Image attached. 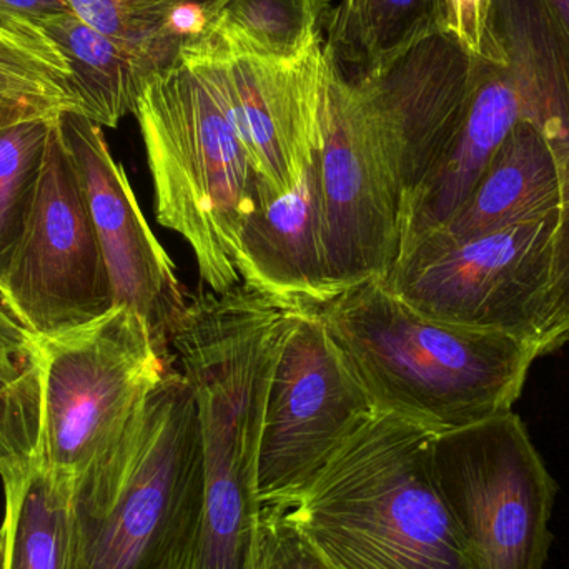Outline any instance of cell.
Wrapping results in <instances>:
<instances>
[{"label":"cell","instance_id":"6","mask_svg":"<svg viewBox=\"0 0 569 569\" xmlns=\"http://www.w3.org/2000/svg\"><path fill=\"white\" fill-rule=\"evenodd\" d=\"M523 120L569 140V37L545 0H493L463 126L405 203L400 252L457 213L505 137Z\"/></svg>","mask_w":569,"mask_h":569},{"label":"cell","instance_id":"26","mask_svg":"<svg viewBox=\"0 0 569 569\" xmlns=\"http://www.w3.org/2000/svg\"><path fill=\"white\" fill-rule=\"evenodd\" d=\"M252 569H330L287 508L262 507Z\"/></svg>","mask_w":569,"mask_h":569},{"label":"cell","instance_id":"27","mask_svg":"<svg viewBox=\"0 0 569 569\" xmlns=\"http://www.w3.org/2000/svg\"><path fill=\"white\" fill-rule=\"evenodd\" d=\"M82 22L139 49L169 0H67ZM139 52V50H137Z\"/></svg>","mask_w":569,"mask_h":569},{"label":"cell","instance_id":"23","mask_svg":"<svg viewBox=\"0 0 569 569\" xmlns=\"http://www.w3.org/2000/svg\"><path fill=\"white\" fill-rule=\"evenodd\" d=\"M0 100L79 113L72 70L43 27L16 22L0 29Z\"/></svg>","mask_w":569,"mask_h":569},{"label":"cell","instance_id":"25","mask_svg":"<svg viewBox=\"0 0 569 569\" xmlns=\"http://www.w3.org/2000/svg\"><path fill=\"white\" fill-rule=\"evenodd\" d=\"M229 0H169L159 22L139 46L143 76L202 56Z\"/></svg>","mask_w":569,"mask_h":569},{"label":"cell","instance_id":"18","mask_svg":"<svg viewBox=\"0 0 569 569\" xmlns=\"http://www.w3.org/2000/svg\"><path fill=\"white\" fill-rule=\"evenodd\" d=\"M438 33H445L443 0H341L325 49L347 79L367 80Z\"/></svg>","mask_w":569,"mask_h":569},{"label":"cell","instance_id":"13","mask_svg":"<svg viewBox=\"0 0 569 569\" xmlns=\"http://www.w3.org/2000/svg\"><path fill=\"white\" fill-rule=\"evenodd\" d=\"M59 119L86 190L113 307L142 317L156 343L172 353L170 340L189 305L176 266L150 230L102 127L77 112H60Z\"/></svg>","mask_w":569,"mask_h":569},{"label":"cell","instance_id":"2","mask_svg":"<svg viewBox=\"0 0 569 569\" xmlns=\"http://www.w3.org/2000/svg\"><path fill=\"white\" fill-rule=\"evenodd\" d=\"M176 365L73 481L69 569H189L203 447L196 397Z\"/></svg>","mask_w":569,"mask_h":569},{"label":"cell","instance_id":"31","mask_svg":"<svg viewBox=\"0 0 569 569\" xmlns=\"http://www.w3.org/2000/svg\"><path fill=\"white\" fill-rule=\"evenodd\" d=\"M550 7L551 13L557 17L560 26L569 37V0H545Z\"/></svg>","mask_w":569,"mask_h":569},{"label":"cell","instance_id":"7","mask_svg":"<svg viewBox=\"0 0 569 569\" xmlns=\"http://www.w3.org/2000/svg\"><path fill=\"white\" fill-rule=\"evenodd\" d=\"M176 363L146 320L122 307L76 330L39 337L37 437L29 465L57 483L73 485Z\"/></svg>","mask_w":569,"mask_h":569},{"label":"cell","instance_id":"1","mask_svg":"<svg viewBox=\"0 0 569 569\" xmlns=\"http://www.w3.org/2000/svg\"><path fill=\"white\" fill-rule=\"evenodd\" d=\"M318 313L375 410L438 435L510 411L543 357L510 335L425 317L383 279L340 291Z\"/></svg>","mask_w":569,"mask_h":569},{"label":"cell","instance_id":"15","mask_svg":"<svg viewBox=\"0 0 569 569\" xmlns=\"http://www.w3.org/2000/svg\"><path fill=\"white\" fill-rule=\"evenodd\" d=\"M203 488L189 569H252L262 503L257 463L263 417L199 398Z\"/></svg>","mask_w":569,"mask_h":569},{"label":"cell","instance_id":"20","mask_svg":"<svg viewBox=\"0 0 569 569\" xmlns=\"http://www.w3.org/2000/svg\"><path fill=\"white\" fill-rule=\"evenodd\" d=\"M3 569H69L70 493L36 465L0 473Z\"/></svg>","mask_w":569,"mask_h":569},{"label":"cell","instance_id":"28","mask_svg":"<svg viewBox=\"0 0 569 569\" xmlns=\"http://www.w3.org/2000/svg\"><path fill=\"white\" fill-rule=\"evenodd\" d=\"M491 3L493 0H443L445 33L455 37L471 56L483 53Z\"/></svg>","mask_w":569,"mask_h":569},{"label":"cell","instance_id":"24","mask_svg":"<svg viewBox=\"0 0 569 569\" xmlns=\"http://www.w3.org/2000/svg\"><path fill=\"white\" fill-rule=\"evenodd\" d=\"M57 113H37L0 129V282L26 230Z\"/></svg>","mask_w":569,"mask_h":569},{"label":"cell","instance_id":"14","mask_svg":"<svg viewBox=\"0 0 569 569\" xmlns=\"http://www.w3.org/2000/svg\"><path fill=\"white\" fill-rule=\"evenodd\" d=\"M478 79V56L455 37L418 43L380 76L357 80L377 119L401 210L453 146Z\"/></svg>","mask_w":569,"mask_h":569},{"label":"cell","instance_id":"29","mask_svg":"<svg viewBox=\"0 0 569 569\" xmlns=\"http://www.w3.org/2000/svg\"><path fill=\"white\" fill-rule=\"evenodd\" d=\"M67 10H72L67 0H0V23L26 20L42 27L43 20Z\"/></svg>","mask_w":569,"mask_h":569},{"label":"cell","instance_id":"22","mask_svg":"<svg viewBox=\"0 0 569 569\" xmlns=\"http://www.w3.org/2000/svg\"><path fill=\"white\" fill-rule=\"evenodd\" d=\"M39 337L0 290V471L29 463L37 437Z\"/></svg>","mask_w":569,"mask_h":569},{"label":"cell","instance_id":"3","mask_svg":"<svg viewBox=\"0 0 569 569\" xmlns=\"http://www.w3.org/2000/svg\"><path fill=\"white\" fill-rule=\"evenodd\" d=\"M437 435L375 411L283 507L330 569H473L438 483Z\"/></svg>","mask_w":569,"mask_h":569},{"label":"cell","instance_id":"17","mask_svg":"<svg viewBox=\"0 0 569 569\" xmlns=\"http://www.w3.org/2000/svg\"><path fill=\"white\" fill-rule=\"evenodd\" d=\"M567 202L569 140L523 120L505 137L457 213L400 256L415 247L475 239Z\"/></svg>","mask_w":569,"mask_h":569},{"label":"cell","instance_id":"32","mask_svg":"<svg viewBox=\"0 0 569 569\" xmlns=\"http://www.w3.org/2000/svg\"><path fill=\"white\" fill-rule=\"evenodd\" d=\"M0 569H3V538L0 533Z\"/></svg>","mask_w":569,"mask_h":569},{"label":"cell","instance_id":"4","mask_svg":"<svg viewBox=\"0 0 569 569\" xmlns=\"http://www.w3.org/2000/svg\"><path fill=\"white\" fill-rule=\"evenodd\" d=\"M133 116L152 176L157 222L186 240L210 290H230L240 283L236 256L243 219L273 193L189 63L153 73Z\"/></svg>","mask_w":569,"mask_h":569},{"label":"cell","instance_id":"5","mask_svg":"<svg viewBox=\"0 0 569 569\" xmlns=\"http://www.w3.org/2000/svg\"><path fill=\"white\" fill-rule=\"evenodd\" d=\"M383 280L425 317L550 353L569 341V202L463 242L415 247Z\"/></svg>","mask_w":569,"mask_h":569},{"label":"cell","instance_id":"10","mask_svg":"<svg viewBox=\"0 0 569 569\" xmlns=\"http://www.w3.org/2000/svg\"><path fill=\"white\" fill-rule=\"evenodd\" d=\"M375 407L318 310H298L284 333L260 438L262 507H288Z\"/></svg>","mask_w":569,"mask_h":569},{"label":"cell","instance_id":"19","mask_svg":"<svg viewBox=\"0 0 569 569\" xmlns=\"http://www.w3.org/2000/svg\"><path fill=\"white\" fill-rule=\"evenodd\" d=\"M69 62L79 113L100 127H117L133 113L147 82L136 47L92 29L72 10L43 20Z\"/></svg>","mask_w":569,"mask_h":569},{"label":"cell","instance_id":"30","mask_svg":"<svg viewBox=\"0 0 569 569\" xmlns=\"http://www.w3.org/2000/svg\"><path fill=\"white\" fill-rule=\"evenodd\" d=\"M37 113L56 112H43V110L23 106V103L7 102V100H0V129L10 126V123H16L19 122V120L27 119V117L37 116Z\"/></svg>","mask_w":569,"mask_h":569},{"label":"cell","instance_id":"11","mask_svg":"<svg viewBox=\"0 0 569 569\" xmlns=\"http://www.w3.org/2000/svg\"><path fill=\"white\" fill-rule=\"evenodd\" d=\"M59 116L50 127L26 230L0 282L37 337L76 330L113 308L99 237Z\"/></svg>","mask_w":569,"mask_h":569},{"label":"cell","instance_id":"8","mask_svg":"<svg viewBox=\"0 0 569 569\" xmlns=\"http://www.w3.org/2000/svg\"><path fill=\"white\" fill-rule=\"evenodd\" d=\"M435 470L473 569H545L558 485L513 410L437 435Z\"/></svg>","mask_w":569,"mask_h":569},{"label":"cell","instance_id":"33","mask_svg":"<svg viewBox=\"0 0 569 569\" xmlns=\"http://www.w3.org/2000/svg\"><path fill=\"white\" fill-rule=\"evenodd\" d=\"M23 22H26V20H23ZM10 23H16V22H10ZM6 26H9V23H0V29H2V27H6Z\"/></svg>","mask_w":569,"mask_h":569},{"label":"cell","instance_id":"9","mask_svg":"<svg viewBox=\"0 0 569 569\" xmlns=\"http://www.w3.org/2000/svg\"><path fill=\"white\" fill-rule=\"evenodd\" d=\"M315 160L330 283L340 293L385 279L400 253V187L363 86L347 79L331 59Z\"/></svg>","mask_w":569,"mask_h":569},{"label":"cell","instance_id":"12","mask_svg":"<svg viewBox=\"0 0 569 569\" xmlns=\"http://www.w3.org/2000/svg\"><path fill=\"white\" fill-rule=\"evenodd\" d=\"M273 196L290 192L321 147L330 57L323 42L288 62L192 59Z\"/></svg>","mask_w":569,"mask_h":569},{"label":"cell","instance_id":"21","mask_svg":"<svg viewBox=\"0 0 569 569\" xmlns=\"http://www.w3.org/2000/svg\"><path fill=\"white\" fill-rule=\"evenodd\" d=\"M327 6L328 0H229L209 47L196 59H300L323 42Z\"/></svg>","mask_w":569,"mask_h":569},{"label":"cell","instance_id":"16","mask_svg":"<svg viewBox=\"0 0 569 569\" xmlns=\"http://www.w3.org/2000/svg\"><path fill=\"white\" fill-rule=\"evenodd\" d=\"M236 269L240 282L293 310H318L337 297L325 262L315 157L290 192L247 213Z\"/></svg>","mask_w":569,"mask_h":569}]
</instances>
